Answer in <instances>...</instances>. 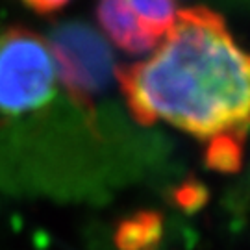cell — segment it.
Returning a JSON list of instances; mask_svg holds the SVG:
<instances>
[{
    "label": "cell",
    "mask_w": 250,
    "mask_h": 250,
    "mask_svg": "<svg viewBox=\"0 0 250 250\" xmlns=\"http://www.w3.org/2000/svg\"><path fill=\"white\" fill-rule=\"evenodd\" d=\"M58 69L52 46L26 28L0 34V113L22 115L52 99Z\"/></svg>",
    "instance_id": "7a4b0ae2"
},
{
    "label": "cell",
    "mask_w": 250,
    "mask_h": 250,
    "mask_svg": "<svg viewBox=\"0 0 250 250\" xmlns=\"http://www.w3.org/2000/svg\"><path fill=\"white\" fill-rule=\"evenodd\" d=\"M117 80L139 125H172L208 141L213 167H237L250 128V54L213 9H180L160 45Z\"/></svg>",
    "instance_id": "6da1fadb"
},
{
    "label": "cell",
    "mask_w": 250,
    "mask_h": 250,
    "mask_svg": "<svg viewBox=\"0 0 250 250\" xmlns=\"http://www.w3.org/2000/svg\"><path fill=\"white\" fill-rule=\"evenodd\" d=\"M97 17L102 32L125 52L148 54L158 46V43L137 22L125 0H100L97 6Z\"/></svg>",
    "instance_id": "277c9868"
},
{
    "label": "cell",
    "mask_w": 250,
    "mask_h": 250,
    "mask_svg": "<svg viewBox=\"0 0 250 250\" xmlns=\"http://www.w3.org/2000/svg\"><path fill=\"white\" fill-rule=\"evenodd\" d=\"M125 4L158 45L174 26L180 11L174 0H125Z\"/></svg>",
    "instance_id": "5b68a950"
},
{
    "label": "cell",
    "mask_w": 250,
    "mask_h": 250,
    "mask_svg": "<svg viewBox=\"0 0 250 250\" xmlns=\"http://www.w3.org/2000/svg\"><path fill=\"white\" fill-rule=\"evenodd\" d=\"M28 8L36 9L39 13H50V11H58L63 6H67L71 0H22Z\"/></svg>",
    "instance_id": "8992f818"
},
{
    "label": "cell",
    "mask_w": 250,
    "mask_h": 250,
    "mask_svg": "<svg viewBox=\"0 0 250 250\" xmlns=\"http://www.w3.org/2000/svg\"><path fill=\"white\" fill-rule=\"evenodd\" d=\"M58 80L65 83L71 97L87 106L107 82L109 60L93 36L67 30L52 46Z\"/></svg>",
    "instance_id": "3957f363"
}]
</instances>
